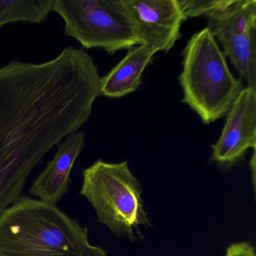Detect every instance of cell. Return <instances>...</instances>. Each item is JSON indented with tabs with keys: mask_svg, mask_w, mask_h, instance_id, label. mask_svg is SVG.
Returning <instances> with one entry per match:
<instances>
[{
	"mask_svg": "<svg viewBox=\"0 0 256 256\" xmlns=\"http://www.w3.org/2000/svg\"><path fill=\"white\" fill-rule=\"evenodd\" d=\"M0 256H107L88 228L56 206L20 196L0 214Z\"/></svg>",
	"mask_w": 256,
	"mask_h": 256,
	"instance_id": "1",
	"label": "cell"
},
{
	"mask_svg": "<svg viewBox=\"0 0 256 256\" xmlns=\"http://www.w3.org/2000/svg\"><path fill=\"white\" fill-rule=\"evenodd\" d=\"M182 54L179 76L182 102L196 112L204 124L226 116L244 86L242 80L230 72L208 26L191 37Z\"/></svg>",
	"mask_w": 256,
	"mask_h": 256,
	"instance_id": "2",
	"label": "cell"
},
{
	"mask_svg": "<svg viewBox=\"0 0 256 256\" xmlns=\"http://www.w3.org/2000/svg\"><path fill=\"white\" fill-rule=\"evenodd\" d=\"M80 194L92 205L98 221L118 238H143L140 227L152 226L142 198V184L128 162L100 160L82 170Z\"/></svg>",
	"mask_w": 256,
	"mask_h": 256,
	"instance_id": "3",
	"label": "cell"
},
{
	"mask_svg": "<svg viewBox=\"0 0 256 256\" xmlns=\"http://www.w3.org/2000/svg\"><path fill=\"white\" fill-rule=\"evenodd\" d=\"M52 12L64 22V34L86 49L109 54L140 44L126 0H54Z\"/></svg>",
	"mask_w": 256,
	"mask_h": 256,
	"instance_id": "4",
	"label": "cell"
},
{
	"mask_svg": "<svg viewBox=\"0 0 256 256\" xmlns=\"http://www.w3.org/2000/svg\"><path fill=\"white\" fill-rule=\"evenodd\" d=\"M208 28L248 86L256 88V1L230 0Z\"/></svg>",
	"mask_w": 256,
	"mask_h": 256,
	"instance_id": "5",
	"label": "cell"
},
{
	"mask_svg": "<svg viewBox=\"0 0 256 256\" xmlns=\"http://www.w3.org/2000/svg\"><path fill=\"white\" fill-rule=\"evenodd\" d=\"M221 136L212 145L210 160L224 167L236 164L256 148V88L246 86L228 112Z\"/></svg>",
	"mask_w": 256,
	"mask_h": 256,
	"instance_id": "6",
	"label": "cell"
},
{
	"mask_svg": "<svg viewBox=\"0 0 256 256\" xmlns=\"http://www.w3.org/2000/svg\"><path fill=\"white\" fill-rule=\"evenodd\" d=\"M140 44L168 52L181 37L184 16L178 0H126Z\"/></svg>",
	"mask_w": 256,
	"mask_h": 256,
	"instance_id": "7",
	"label": "cell"
},
{
	"mask_svg": "<svg viewBox=\"0 0 256 256\" xmlns=\"http://www.w3.org/2000/svg\"><path fill=\"white\" fill-rule=\"evenodd\" d=\"M85 134L77 132L58 145L54 158L30 187V194L56 206L70 188L72 169L85 148Z\"/></svg>",
	"mask_w": 256,
	"mask_h": 256,
	"instance_id": "8",
	"label": "cell"
},
{
	"mask_svg": "<svg viewBox=\"0 0 256 256\" xmlns=\"http://www.w3.org/2000/svg\"><path fill=\"white\" fill-rule=\"evenodd\" d=\"M156 53L144 44L128 48L125 58L100 79V96L119 98L137 90L144 71Z\"/></svg>",
	"mask_w": 256,
	"mask_h": 256,
	"instance_id": "9",
	"label": "cell"
},
{
	"mask_svg": "<svg viewBox=\"0 0 256 256\" xmlns=\"http://www.w3.org/2000/svg\"><path fill=\"white\" fill-rule=\"evenodd\" d=\"M54 0H0V28L17 22L40 24L47 20Z\"/></svg>",
	"mask_w": 256,
	"mask_h": 256,
	"instance_id": "10",
	"label": "cell"
},
{
	"mask_svg": "<svg viewBox=\"0 0 256 256\" xmlns=\"http://www.w3.org/2000/svg\"><path fill=\"white\" fill-rule=\"evenodd\" d=\"M184 20L204 17L209 20L224 10L230 0H178Z\"/></svg>",
	"mask_w": 256,
	"mask_h": 256,
	"instance_id": "11",
	"label": "cell"
},
{
	"mask_svg": "<svg viewBox=\"0 0 256 256\" xmlns=\"http://www.w3.org/2000/svg\"><path fill=\"white\" fill-rule=\"evenodd\" d=\"M224 256H256L254 247L247 242H235L228 248Z\"/></svg>",
	"mask_w": 256,
	"mask_h": 256,
	"instance_id": "12",
	"label": "cell"
}]
</instances>
